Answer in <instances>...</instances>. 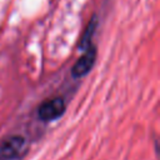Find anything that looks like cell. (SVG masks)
<instances>
[{"mask_svg": "<svg viewBox=\"0 0 160 160\" xmlns=\"http://www.w3.org/2000/svg\"><path fill=\"white\" fill-rule=\"evenodd\" d=\"M65 112V101L61 98H52L40 104L38 115L42 121H52Z\"/></svg>", "mask_w": 160, "mask_h": 160, "instance_id": "obj_2", "label": "cell"}, {"mask_svg": "<svg viewBox=\"0 0 160 160\" xmlns=\"http://www.w3.org/2000/svg\"><path fill=\"white\" fill-rule=\"evenodd\" d=\"M96 24H98V18H96V16H92V19L89 21L88 28H86V30L84 31V34H82V36H81V39H80V41H79V48H81V49H88L89 46H91V45H90V41H91L92 34H94V31H95V29H96Z\"/></svg>", "mask_w": 160, "mask_h": 160, "instance_id": "obj_4", "label": "cell"}, {"mask_svg": "<svg viewBox=\"0 0 160 160\" xmlns=\"http://www.w3.org/2000/svg\"><path fill=\"white\" fill-rule=\"evenodd\" d=\"M25 145V139L19 135L4 139L0 142V160H14L19 158L22 154Z\"/></svg>", "mask_w": 160, "mask_h": 160, "instance_id": "obj_1", "label": "cell"}, {"mask_svg": "<svg viewBox=\"0 0 160 160\" xmlns=\"http://www.w3.org/2000/svg\"><path fill=\"white\" fill-rule=\"evenodd\" d=\"M95 59H96V49L94 46H89L86 49L85 54L82 56H80L78 59V61L74 64V66L71 69V75L74 78L85 76L92 68Z\"/></svg>", "mask_w": 160, "mask_h": 160, "instance_id": "obj_3", "label": "cell"}]
</instances>
